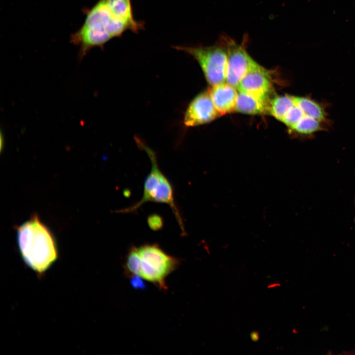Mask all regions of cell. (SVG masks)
I'll use <instances>...</instances> for the list:
<instances>
[{
    "instance_id": "cell-1",
    "label": "cell",
    "mask_w": 355,
    "mask_h": 355,
    "mask_svg": "<svg viewBox=\"0 0 355 355\" xmlns=\"http://www.w3.org/2000/svg\"><path fill=\"white\" fill-rule=\"evenodd\" d=\"M143 28V23L135 20L133 12L117 0H99L87 12L71 40L79 46L80 56L83 57L91 48L102 47L127 30L137 33Z\"/></svg>"
},
{
    "instance_id": "cell-2",
    "label": "cell",
    "mask_w": 355,
    "mask_h": 355,
    "mask_svg": "<svg viewBox=\"0 0 355 355\" xmlns=\"http://www.w3.org/2000/svg\"><path fill=\"white\" fill-rule=\"evenodd\" d=\"M17 242L25 263L36 272L42 274L56 261L58 248L50 229L36 215L19 226Z\"/></svg>"
},
{
    "instance_id": "cell-3",
    "label": "cell",
    "mask_w": 355,
    "mask_h": 355,
    "mask_svg": "<svg viewBox=\"0 0 355 355\" xmlns=\"http://www.w3.org/2000/svg\"><path fill=\"white\" fill-rule=\"evenodd\" d=\"M137 142L147 154L151 161V170L144 181L141 199L134 205L119 212L123 213H132L149 202L165 204L170 207L181 231L185 233L183 220L175 202L171 183L160 169L153 150L139 139Z\"/></svg>"
},
{
    "instance_id": "cell-4",
    "label": "cell",
    "mask_w": 355,
    "mask_h": 355,
    "mask_svg": "<svg viewBox=\"0 0 355 355\" xmlns=\"http://www.w3.org/2000/svg\"><path fill=\"white\" fill-rule=\"evenodd\" d=\"M138 271L136 276L166 289V277L179 264L175 257L165 252L158 245L145 244L137 247Z\"/></svg>"
},
{
    "instance_id": "cell-5",
    "label": "cell",
    "mask_w": 355,
    "mask_h": 355,
    "mask_svg": "<svg viewBox=\"0 0 355 355\" xmlns=\"http://www.w3.org/2000/svg\"><path fill=\"white\" fill-rule=\"evenodd\" d=\"M177 50L192 56L198 63L208 82L212 86L226 82L227 56L225 48L219 42L215 45L176 46Z\"/></svg>"
},
{
    "instance_id": "cell-6",
    "label": "cell",
    "mask_w": 355,
    "mask_h": 355,
    "mask_svg": "<svg viewBox=\"0 0 355 355\" xmlns=\"http://www.w3.org/2000/svg\"><path fill=\"white\" fill-rule=\"evenodd\" d=\"M219 41L225 48L227 56L226 82L237 88L245 75L258 64L247 52L245 41L239 44L225 36H221Z\"/></svg>"
},
{
    "instance_id": "cell-7",
    "label": "cell",
    "mask_w": 355,
    "mask_h": 355,
    "mask_svg": "<svg viewBox=\"0 0 355 355\" xmlns=\"http://www.w3.org/2000/svg\"><path fill=\"white\" fill-rule=\"evenodd\" d=\"M219 115L213 103L210 90L201 92L190 102L183 118L186 127H194L209 123Z\"/></svg>"
},
{
    "instance_id": "cell-8",
    "label": "cell",
    "mask_w": 355,
    "mask_h": 355,
    "mask_svg": "<svg viewBox=\"0 0 355 355\" xmlns=\"http://www.w3.org/2000/svg\"><path fill=\"white\" fill-rule=\"evenodd\" d=\"M237 88L239 92L268 100L273 88L270 71L258 64L245 75Z\"/></svg>"
},
{
    "instance_id": "cell-9",
    "label": "cell",
    "mask_w": 355,
    "mask_h": 355,
    "mask_svg": "<svg viewBox=\"0 0 355 355\" xmlns=\"http://www.w3.org/2000/svg\"><path fill=\"white\" fill-rule=\"evenodd\" d=\"M236 89L225 82L212 86L210 90L213 103L220 115L235 110L238 94Z\"/></svg>"
},
{
    "instance_id": "cell-10",
    "label": "cell",
    "mask_w": 355,
    "mask_h": 355,
    "mask_svg": "<svg viewBox=\"0 0 355 355\" xmlns=\"http://www.w3.org/2000/svg\"><path fill=\"white\" fill-rule=\"evenodd\" d=\"M268 100L239 92L236 102V111L251 115L262 114L269 113Z\"/></svg>"
},
{
    "instance_id": "cell-11",
    "label": "cell",
    "mask_w": 355,
    "mask_h": 355,
    "mask_svg": "<svg viewBox=\"0 0 355 355\" xmlns=\"http://www.w3.org/2000/svg\"><path fill=\"white\" fill-rule=\"evenodd\" d=\"M295 104L293 96L285 95L274 98L270 101L269 113L282 121L290 108Z\"/></svg>"
},
{
    "instance_id": "cell-12",
    "label": "cell",
    "mask_w": 355,
    "mask_h": 355,
    "mask_svg": "<svg viewBox=\"0 0 355 355\" xmlns=\"http://www.w3.org/2000/svg\"><path fill=\"white\" fill-rule=\"evenodd\" d=\"M294 97L296 104L307 115L323 122L325 121V110L319 103L307 97Z\"/></svg>"
},
{
    "instance_id": "cell-13",
    "label": "cell",
    "mask_w": 355,
    "mask_h": 355,
    "mask_svg": "<svg viewBox=\"0 0 355 355\" xmlns=\"http://www.w3.org/2000/svg\"><path fill=\"white\" fill-rule=\"evenodd\" d=\"M307 116H309L304 112L295 101V104L288 111L282 122L291 129L302 119Z\"/></svg>"
},
{
    "instance_id": "cell-14",
    "label": "cell",
    "mask_w": 355,
    "mask_h": 355,
    "mask_svg": "<svg viewBox=\"0 0 355 355\" xmlns=\"http://www.w3.org/2000/svg\"><path fill=\"white\" fill-rule=\"evenodd\" d=\"M133 279L131 281V284L134 288H142L144 286L143 283L142 281V279L138 276H133Z\"/></svg>"
},
{
    "instance_id": "cell-15",
    "label": "cell",
    "mask_w": 355,
    "mask_h": 355,
    "mask_svg": "<svg viewBox=\"0 0 355 355\" xmlns=\"http://www.w3.org/2000/svg\"><path fill=\"white\" fill-rule=\"evenodd\" d=\"M250 337L252 341H256L259 338V334L257 332H252L250 334Z\"/></svg>"
}]
</instances>
